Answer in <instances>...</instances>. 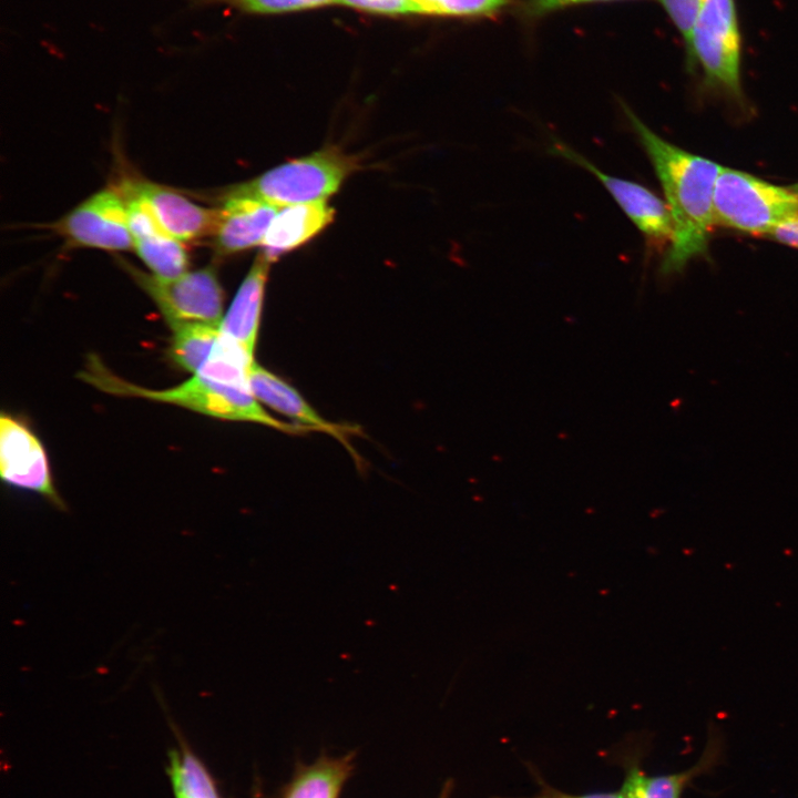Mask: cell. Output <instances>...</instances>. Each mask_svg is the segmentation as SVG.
Masks as SVG:
<instances>
[{"label": "cell", "mask_w": 798, "mask_h": 798, "mask_svg": "<svg viewBox=\"0 0 798 798\" xmlns=\"http://www.w3.org/2000/svg\"><path fill=\"white\" fill-rule=\"evenodd\" d=\"M621 105L653 164L674 222V238L663 257L661 274L681 273L689 260L708 250L714 191L722 166L664 140L628 105Z\"/></svg>", "instance_id": "1"}, {"label": "cell", "mask_w": 798, "mask_h": 798, "mask_svg": "<svg viewBox=\"0 0 798 798\" xmlns=\"http://www.w3.org/2000/svg\"><path fill=\"white\" fill-rule=\"evenodd\" d=\"M81 377L96 388L117 396L173 403L209 417L259 423L289 434L310 431L295 422L276 419L266 412L248 386L218 381L198 374L175 387L153 390L114 376L101 362L94 360Z\"/></svg>", "instance_id": "2"}, {"label": "cell", "mask_w": 798, "mask_h": 798, "mask_svg": "<svg viewBox=\"0 0 798 798\" xmlns=\"http://www.w3.org/2000/svg\"><path fill=\"white\" fill-rule=\"evenodd\" d=\"M359 160L336 146L283 163L231 187L225 195L263 200L278 207L325 201L359 168Z\"/></svg>", "instance_id": "3"}, {"label": "cell", "mask_w": 798, "mask_h": 798, "mask_svg": "<svg viewBox=\"0 0 798 798\" xmlns=\"http://www.w3.org/2000/svg\"><path fill=\"white\" fill-rule=\"evenodd\" d=\"M685 53L687 66L700 69L708 90L744 101L743 37L736 0L704 1Z\"/></svg>", "instance_id": "4"}, {"label": "cell", "mask_w": 798, "mask_h": 798, "mask_svg": "<svg viewBox=\"0 0 798 798\" xmlns=\"http://www.w3.org/2000/svg\"><path fill=\"white\" fill-rule=\"evenodd\" d=\"M714 224L755 235H768L798 217V195L754 175L723 167L714 191Z\"/></svg>", "instance_id": "5"}, {"label": "cell", "mask_w": 798, "mask_h": 798, "mask_svg": "<svg viewBox=\"0 0 798 798\" xmlns=\"http://www.w3.org/2000/svg\"><path fill=\"white\" fill-rule=\"evenodd\" d=\"M123 266L152 298L172 329L188 324L221 325L224 293L213 266L175 278L150 276L126 263Z\"/></svg>", "instance_id": "6"}, {"label": "cell", "mask_w": 798, "mask_h": 798, "mask_svg": "<svg viewBox=\"0 0 798 798\" xmlns=\"http://www.w3.org/2000/svg\"><path fill=\"white\" fill-rule=\"evenodd\" d=\"M550 152L592 173L643 234L649 247L667 246L668 248L674 238V222L666 202L640 183L601 171L590 160L560 140L553 141Z\"/></svg>", "instance_id": "7"}, {"label": "cell", "mask_w": 798, "mask_h": 798, "mask_svg": "<svg viewBox=\"0 0 798 798\" xmlns=\"http://www.w3.org/2000/svg\"><path fill=\"white\" fill-rule=\"evenodd\" d=\"M54 229L75 247L127 250L133 238L121 191L104 188L88 197L54 224Z\"/></svg>", "instance_id": "8"}, {"label": "cell", "mask_w": 798, "mask_h": 798, "mask_svg": "<svg viewBox=\"0 0 798 798\" xmlns=\"http://www.w3.org/2000/svg\"><path fill=\"white\" fill-rule=\"evenodd\" d=\"M0 473L9 485L37 492L64 508L41 441L25 424L4 413L0 418Z\"/></svg>", "instance_id": "9"}, {"label": "cell", "mask_w": 798, "mask_h": 798, "mask_svg": "<svg viewBox=\"0 0 798 798\" xmlns=\"http://www.w3.org/2000/svg\"><path fill=\"white\" fill-rule=\"evenodd\" d=\"M247 382L252 393L260 403L291 418L295 423L310 431H319L334 437L350 453H354L348 437L356 432L355 427L324 419L294 387L256 361H253L248 369Z\"/></svg>", "instance_id": "10"}, {"label": "cell", "mask_w": 798, "mask_h": 798, "mask_svg": "<svg viewBox=\"0 0 798 798\" xmlns=\"http://www.w3.org/2000/svg\"><path fill=\"white\" fill-rule=\"evenodd\" d=\"M725 741L718 729L709 730L704 749L689 768L665 775H648L638 763L626 764L621 792L625 798H683L696 778L713 771L724 760Z\"/></svg>", "instance_id": "11"}, {"label": "cell", "mask_w": 798, "mask_h": 798, "mask_svg": "<svg viewBox=\"0 0 798 798\" xmlns=\"http://www.w3.org/2000/svg\"><path fill=\"white\" fill-rule=\"evenodd\" d=\"M132 188L149 204L166 233L182 243L214 235L219 209L191 202L167 187L153 183H131Z\"/></svg>", "instance_id": "12"}, {"label": "cell", "mask_w": 798, "mask_h": 798, "mask_svg": "<svg viewBox=\"0 0 798 798\" xmlns=\"http://www.w3.org/2000/svg\"><path fill=\"white\" fill-rule=\"evenodd\" d=\"M279 209L259 198L225 195L213 235L216 250L221 255H232L262 245Z\"/></svg>", "instance_id": "13"}, {"label": "cell", "mask_w": 798, "mask_h": 798, "mask_svg": "<svg viewBox=\"0 0 798 798\" xmlns=\"http://www.w3.org/2000/svg\"><path fill=\"white\" fill-rule=\"evenodd\" d=\"M270 264L257 255L219 325L222 335L253 358Z\"/></svg>", "instance_id": "14"}, {"label": "cell", "mask_w": 798, "mask_h": 798, "mask_svg": "<svg viewBox=\"0 0 798 798\" xmlns=\"http://www.w3.org/2000/svg\"><path fill=\"white\" fill-rule=\"evenodd\" d=\"M334 216L327 200L282 207L263 239L260 253L273 263L316 237Z\"/></svg>", "instance_id": "15"}, {"label": "cell", "mask_w": 798, "mask_h": 798, "mask_svg": "<svg viewBox=\"0 0 798 798\" xmlns=\"http://www.w3.org/2000/svg\"><path fill=\"white\" fill-rule=\"evenodd\" d=\"M133 249L157 277L175 278L187 272L188 255L182 242L165 231L133 239Z\"/></svg>", "instance_id": "16"}, {"label": "cell", "mask_w": 798, "mask_h": 798, "mask_svg": "<svg viewBox=\"0 0 798 798\" xmlns=\"http://www.w3.org/2000/svg\"><path fill=\"white\" fill-rule=\"evenodd\" d=\"M168 759L174 798H221L211 774L187 748L171 751Z\"/></svg>", "instance_id": "17"}, {"label": "cell", "mask_w": 798, "mask_h": 798, "mask_svg": "<svg viewBox=\"0 0 798 798\" xmlns=\"http://www.w3.org/2000/svg\"><path fill=\"white\" fill-rule=\"evenodd\" d=\"M173 330L170 354L183 369L197 374L209 358L219 337V326L188 324Z\"/></svg>", "instance_id": "18"}, {"label": "cell", "mask_w": 798, "mask_h": 798, "mask_svg": "<svg viewBox=\"0 0 798 798\" xmlns=\"http://www.w3.org/2000/svg\"><path fill=\"white\" fill-rule=\"evenodd\" d=\"M348 773L346 760L318 763L300 774L285 798H338Z\"/></svg>", "instance_id": "19"}, {"label": "cell", "mask_w": 798, "mask_h": 798, "mask_svg": "<svg viewBox=\"0 0 798 798\" xmlns=\"http://www.w3.org/2000/svg\"><path fill=\"white\" fill-rule=\"evenodd\" d=\"M512 0H419L420 14L443 17H492Z\"/></svg>", "instance_id": "20"}, {"label": "cell", "mask_w": 798, "mask_h": 798, "mask_svg": "<svg viewBox=\"0 0 798 798\" xmlns=\"http://www.w3.org/2000/svg\"><path fill=\"white\" fill-rule=\"evenodd\" d=\"M195 7L226 4L246 13H280L318 8L336 0H192Z\"/></svg>", "instance_id": "21"}, {"label": "cell", "mask_w": 798, "mask_h": 798, "mask_svg": "<svg viewBox=\"0 0 798 798\" xmlns=\"http://www.w3.org/2000/svg\"><path fill=\"white\" fill-rule=\"evenodd\" d=\"M705 0H659L666 14L683 38L685 48Z\"/></svg>", "instance_id": "22"}, {"label": "cell", "mask_w": 798, "mask_h": 798, "mask_svg": "<svg viewBox=\"0 0 798 798\" xmlns=\"http://www.w3.org/2000/svg\"><path fill=\"white\" fill-rule=\"evenodd\" d=\"M336 3L381 14H420L417 0H336Z\"/></svg>", "instance_id": "23"}, {"label": "cell", "mask_w": 798, "mask_h": 798, "mask_svg": "<svg viewBox=\"0 0 798 798\" xmlns=\"http://www.w3.org/2000/svg\"><path fill=\"white\" fill-rule=\"evenodd\" d=\"M611 1L622 0H524L521 7V12L524 18L538 19L555 10H560L575 4Z\"/></svg>", "instance_id": "24"}, {"label": "cell", "mask_w": 798, "mask_h": 798, "mask_svg": "<svg viewBox=\"0 0 798 798\" xmlns=\"http://www.w3.org/2000/svg\"><path fill=\"white\" fill-rule=\"evenodd\" d=\"M536 780L540 785V790L536 795L526 798H625L621 790L618 791H597L589 794L573 795L561 791L542 780L535 773Z\"/></svg>", "instance_id": "25"}, {"label": "cell", "mask_w": 798, "mask_h": 798, "mask_svg": "<svg viewBox=\"0 0 798 798\" xmlns=\"http://www.w3.org/2000/svg\"><path fill=\"white\" fill-rule=\"evenodd\" d=\"M767 236L779 243L798 248V217L778 225Z\"/></svg>", "instance_id": "26"}, {"label": "cell", "mask_w": 798, "mask_h": 798, "mask_svg": "<svg viewBox=\"0 0 798 798\" xmlns=\"http://www.w3.org/2000/svg\"><path fill=\"white\" fill-rule=\"evenodd\" d=\"M798 195V184L790 187Z\"/></svg>", "instance_id": "27"}, {"label": "cell", "mask_w": 798, "mask_h": 798, "mask_svg": "<svg viewBox=\"0 0 798 798\" xmlns=\"http://www.w3.org/2000/svg\"><path fill=\"white\" fill-rule=\"evenodd\" d=\"M440 798H447V790L442 792V796Z\"/></svg>", "instance_id": "28"}, {"label": "cell", "mask_w": 798, "mask_h": 798, "mask_svg": "<svg viewBox=\"0 0 798 798\" xmlns=\"http://www.w3.org/2000/svg\"><path fill=\"white\" fill-rule=\"evenodd\" d=\"M418 1H419V0H417V2H418Z\"/></svg>", "instance_id": "29"}]
</instances>
